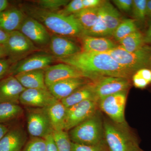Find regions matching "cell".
I'll return each mask as SVG.
<instances>
[{
    "mask_svg": "<svg viewBox=\"0 0 151 151\" xmlns=\"http://www.w3.org/2000/svg\"><path fill=\"white\" fill-rule=\"evenodd\" d=\"M27 139L26 134L20 128L9 130L0 140V151H22Z\"/></svg>",
    "mask_w": 151,
    "mask_h": 151,
    "instance_id": "18",
    "label": "cell"
},
{
    "mask_svg": "<svg viewBox=\"0 0 151 151\" xmlns=\"http://www.w3.org/2000/svg\"><path fill=\"white\" fill-rule=\"evenodd\" d=\"M9 2L7 0H0V13L7 9Z\"/></svg>",
    "mask_w": 151,
    "mask_h": 151,
    "instance_id": "43",
    "label": "cell"
},
{
    "mask_svg": "<svg viewBox=\"0 0 151 151\" xmlns=\"http://www.w3.org/2000/svg\"><path fill=\"white\" fill-rule=\"evenodd\" d=\"M7 57L6 53L3 46H0V59L5 58Z\"/></svg>",
    "mask_w": 151,
    "mask_h": 151,
    "instance_id": "47",
    "label": "cell"
},
{
    "mask_svg": "<svg viewBox=\"0 0 151 151\" xmlns=\"http://www.w3.org/2000/svg\"><path fill=\"white\" fill-rule=\"evenodd\" d=\"M100 9L108 28V32L110 36H111L123 20L121 14L118 10L108 1H104L102 5L100 6Z\"/></svg>",
    "mask_w": 151,
    "mask_h": 151,
    "instance_id": "24",
    "label": "cell"
},
{
    "mask_svg": "<svg viewBox=\"0 0 151 151\" xmlns=\"http://www.w3.org/2000/svg\"><path fill=\"white\" fill-rule=\"evenodd\" d=\"M46 143L45 138L32 137L22 151H46Z\"/></svg>",
    "mask_w": 151,
    "mask_h": 151,
    "instance_id": "33",
    "label": "cell"
},
{
    "mask_svg": "<svg viewBox=\"0 0 151 151\" xmlns=\"http://www.w3.org/2000/svg\"><path fill=\"white\" fill-rule=\"evenodd\" d=\"M120 45L126 51L133 52L145 46V36L139 30L132 33L119 42Z\"/></svg>",
    "mask_w": 151,
    "mask_h": 151,
    "instance_id": "25",
    "label": "cell"
},
{
    "mask_svg": "<svg viewBox=\"0 0 151 151\" xmlns=\"http://www.w3.org/2000/svg\"><path fill=\"white\" fill-rule=\"evenodd\" d=\"M139 75L149 82L151 83V70L147 68H143L136 72Z\"/></svg>",
    "mask_w": 151,
    "mask_h": 151,
    "instance_id": "41",
    "label": "cell"
},
{
    "mask_svg": "<svg viewBox=\"0 0 151 151\" xmlns=\"http://www.w3.org/2000/svg\"><path fill=\"white\" fill-rule=\"evenodd\" d=\"M46 143V151H58L52 134L45 138Z\"/></svg>",
    "mask_w": 151,
    "mask_h": 151,
    "instance_id": "40",
    "label": "cell"
},
{
    "mask_svg": "<svg viewBox=\"0 0 151 151\" xmlns=\"http://www.w3.org/2000/svg\"><path fill=\"white\" fill-rule=\"evenodd\" d=\"M95 99L99 100L109 95L126 91L131 86L128 78L113 76H103L93 83Z\"/></svg>",
    "mask_w": 151,
    "mask_h": 151,
    "instance_id": "8",
    "label": "cell"
},
{
    "mask_svg": "<svg viewBox=\"0 0 151 151\" xmlns=\"http://www.w3.org/2000/svg\"><path fill=\"white\" fill-rule=\"evenodd\" d=\"M145 42L147 43L151 44V24L150 25L148 29L146 32V35L145 36Z\"/></svg>",
    "mask_w": 151,
    "mask_h": 151,
    "instance_id": "45",
    "label": "cell"
},
{
    "mask_svg": "<svg viewBox=\"0 0 151 151\" xmlns=\"http://www.w3.org/2000/svg\"><path fill=\"white\" fill-rule=\"evenodd\" d=\"M147 17H148L151 21V0L147 1Z\"/></svg>",
    "mask_w": 151,
    "mask_h": 151,
    "instance_id": "46",
    "label": "cell"
},
{
    "mask_svg": "<svg viewBox=\"0 0 151 151\" xmlns=\"http://www.w3.org/2000/svg\"><path fill=\"white\" fill-rule=\"evenodd\" d=\"M147 3L146 0H134L132 11L135 20L139 21H145L147 17Z\"/></svg>",
    "mask_w": 151,
    "mask_h": 151,
    "instance_id": "31",
    "label": "cell"
},
{
    "mask_svg": "<svg viewBox=\"0 0 151 151\" xmlns=\"http://www.w3.org/2000/svg\"><path fill=\"white\" fill-rule=\"evenodd\" d=\"M150 61H151V60H150Z\"/></svg>",
    "mask_w": 151,
    "mask_h": 151,
    "instance_id": "49",
    "label": "cell"
},
{
    "mask_svg": "<svg viewBox=\"0 0 151 151\" xmlns=\"http://www.w3.org/2000/svg\"><path fill=\"white\" fill-rule=\"evenodd\" d=\"M139 150L138 149L137 146L134 147L132 148V149H130L128 151H139Z\"/></svg>",
    "mask_w": 151,
    "mask_h": 151,
    "instance_id": "48",
    "label": "cell"
},
{
    "mask_svg": "<svg viewBox=\"0 0 151 151\" xmlns=\"http://www.w3.org/2000/svg\"><path fill=\"white\" fill-rule=\"evenodd\" d=\"M52 55L57 60L66 58L81 52V47L67 37L51 36L49 44Z\"/></svg>",
    "mask_w": 151,
    "mask_h": 151,
    "instance_id": "14",
    "label": "cell"
},
{
    "mask_svg": "<svg viewBox=\"0 0 151 151\" xmlns=\"http://www.w3.org/2000/svg\"><path fill=\"white\" fill-rule=\"evenodd\" d=\"M100 7L84 9L73 15L84 31L89 29L95 24L98 18Z\"/></svg>",
    "mask_w": 151,
    "mask_h": 151,
    "instance_id": "26",
    "label": "cell"
},
{
    "mask_svg": "<svg viewBox=\"0 0 151 151\" xmlns=\"http://www.w3.org/2000/svg\"><path fill=\"white\" fill-rule=\"evenodd\" d=\"M12 62L9 58L0 59V80L8 76L10 68Z\"/></svg>",
    "mask_w": 151,
    "mask_h": 151,
    "instance_id": "36",
    "label": "cell"
},
{
    "mask_svg": "<svg viewBox=\"0 0 151 151\" xmlns=\"http://www.w3.org/2000/svg\"><path fill=\"white\" fill-rule=\"evenodd\" d=\"M80 38L81 51L102 53L107 52L117 46L112 40L106 37L83 36Z\"/></svg>",
    "mask_w": 151,
    "mask_h": 151,
    "instance_id": "20",
    "label": "cell"
},
{
    "mask_svg": "<svg viewBox=\"0 0 151 151\" xmlns=\"http://www.w3.org/2000/svg\"><path fill=\"white\" fill-rule=\"evenodd\" d=\"M24 87L14 76L9 75L0 80V102L19 104Z\"/></svg>",
    "mask_w": 151,
    "mask_h": 151,
    "instance_id": "16",
    "label": "cell"
},
{
    "mask_svg": "<svg viewBox=\"0 0 151 151\" xmlns=\"http://www.w3.org/2000/svg\"><path fill=\"white\" fill-rule=\"evenodd\" d=\"M70 2L68 0H39L36 2L39 7L51 12H58Z\"/></svg>",
    "mask_w": 151,
    "mask_h": 151,
    "instance_id": "32",
    "label": "cell"
},
{
    "mask_svg": "<svg viewBox=\"0 0 151 151\" xmlns=\"http://www.w3.org/2000/svg\"><path fill=\"white\" fill-rule=\"evenodd\" d=\"M35 44L45 45L49 44L51 36L42 24L31 17H25L18 30Z\"/></svg>",
    "mask_w": 151,
    "mask_h": 151,
    "instance_id": "12",
    "label": "cell"
},
{
    "mask_svg": "<svg viewBox=\"0 0 151 151\" xmlns=\"http://www.w3.org/2000/svg\"><path fill=\"white\" fill-rule=\"evenodd\" d=\"M22 112V109L18 104L0 102V124L16 119Z\"/></svg>",
    "mask_w": 151,
    "mask_h": 151,
    "instance_id": "27",
    "label": "cell"
},
{
    "mask_svg": "<svg viewBox=\"0 0 151 151\" xmlns=\"http://www.w3.org/2000/svg\"><path fill=\"white\" fill-rule=\"evenodd\" d=\"M28 131L32 137L45 138L53 129L44 108L31 110L27 116Z\"/></svg>",
    "mask_w": 151,
    "mask_h": 151,
    "instance_id": "10",
    "label": "cell"
},
{
    "mask_svg": "<svg viewBox=\"0 0 151 151\" xmlns=\"http://www.w3.org/2000/svg\"><path fill=\"white\" fill-rule=\"evenodd\" d=\"M132 80L134 86L139 89H144L150 84L148 81L136 72L133 75Z\"/></svg>",
    "mask_w": 151,
    "mask_h": 151,
    "instance_id": "38",
    "label": "cell"
},
{
    "mask_svg": "<svg viewBox=\"0 0 151 151\" xmlns=\"http://www.w3.org/2000/svg\"><path fill=\"white\" fill-rule=\"evenodd\" d=\"M106 52L132 73L145 68L151 60V48L148 46H144L137 51L129 52L119 45Z\"/></svg>",
    "mask_w": 151,
    "mask_h": 151,
    "instance_id": "4",
    "label": "cell"
},
{
    "mask_svg": "<svg viewBox=\"0 0 151 151\" xmlns=\"http://www.w3.org/2000/svg\"><path fill=\"white\" fill-rule=\"evenodd\" d=\"M24 18L21 10L6 9L0 13V29L8 33L18 30Z\"/></svg>",
    "mask_w": 151,
    "mask_h": 151,
    "instance_id": "19",
    "label": "cell"
},
{
    "mask_svg": "<svg viewBox=\"0 0 151 151\" xmlns=\"http://www.w3.org/2000/svg\"><path fill=\"white\" fill-rule=\"evenodd\" d=\"M45 70L23 72L14 76L25 89H47L45 81Z\"/></svg>",
    "mask_w": 151,
    "mask_h": 151,
    "instance_id": "22",
    "label": "cell"
},
{
    "mask_svg": "<svg viewBox=\"0 0 151 151\" xmlns=\"http://www.w3.org/2000/svg\"><path fill=\"white\" fill-rule=\"evenodd\" d=\"M77 77L86 78L75 67L62 63L49 66L45 70V81L47 87L58 81Z\"/></svg>",
    "mask_w": 151,
    "mask_h": 151,
    "instance_id": "13",
    "label": "cell"
},
{
    "mask_svg": "<svg viewBox=\"0 0 151 151\" xmlns=\"http://www.w3.org/2000/svg\"><path fill=\"white\" fill-rule=\"evenodd\" d=\"M9 33L0 29V46H4L8 38Z\"/></svg>",
    "mask_w": 151,
    "mask_h": 151,
    "instance_id": "42",
    "label": "cell"
},
{
    "mask_svg": "<svg viewBox=\"0 0 151 151\" xmlns=\"http://www.w3.org/2000/svg\"><path fill=\"white\" fill-rule=\"evenodd\" d=\"M57 100L48 89H26L20 96L19 103L29 107L45 108Z\"/></svg>",
    "mask_w": 151,
    "mask_h": 151,
    "instance_id": "15",
    "label": "cell"
},
{
    "mask_svg": "<svg viewBox=\"0 0 151 151\" xmlns=\"http://www.w3.org/2000/svg\"><path fill=\"white\" fill-rule=\"evenodd\" d=\"M24 12L29 17L37 20L56 35L80 38L84 29L73 15H63L38 6L25 5Z\"/></svg>",
    "mask_w": 151,
    "mask_h": 151,
    "instance_id": "2",
    "label": "cell"
},
{
    "mask_svg": "<svg viewBox=\"0 0 151 151\" xmlns=\"http://www.w3.org/2000/svg\"><path fill=\"white\" fill-rule=\"evenodd\" d=\"M83 36L102 37H110L108 28L103 19L100 6L97 21L92 27L84 31Z\"/></svg>",
    "mask_w": 151,
    "mask_h": 151,
    "instance_id": "29",
    "label": "cell"
},
{
    "mask_svg": "<svg viewBox=\"0 0 151 151\" xmlns=\"http://www.w3.org/2000/svg\"><path fill=\"white\" fill-rule=\"evenodd\" d=\"M58 151H71V142L65 131H54L52 133Z\"/></svg>",
    "mask_w": 151,
    "mask_h": 151,
    "instance_id": "30",
    "label": "cell"
},
{
    "mask_svg": "<svg viewBox=\"0 0 151 151\" xmlns=\"http://www.w3.org/2000/svg\"><path fill=\"white\" fill-rule=\"evenodd\" d=\"M3 47L7 57L14 63L40 50L33 42L18 30L9 33L8 38Z\"/></svg>",
    "mask_w": 151,
    "mask_h": 151,
    "instance_id": "5",
    "label": "cell"
},
{
    "mask_svg": "<svg viewBox=\"0 0 151 151\" xmlns=\"http://www.w3.org/2000/svg\"><path fill=\"white\" fill-rule=\"evenodd\" d=\"M97 102L86 100L66 108L65 131L73 129L96 113Z\"/></svg>",
    "mask_w": 151,
    "mask_h": 151,
    "instance_id": "9",
    "label": "cell"
},
{
    "mask_svg": "<svg viewBox=\"0 0 151 151\" xmlns=\"http://www.w3.org/2000/svg\"><path fill=\"white\" fill-rule=\"evenodd\" d=\"M137 30L136 20L131 19H124L114 31L112 36L115 40L119 42L127 36Z\"/></svg>",
    "mask_w": 151,
    "mask_h": 151,
    "instance_id": "28",
    "label": "cell"
},
{
    "mask_svg": "<svg viewBox=\"0 0 151 151\" xmlns=\"http://www.w3.org/2000/svg\"><path fill=\"white\" fill-rule=\"evenodd\" d=\"M127 90L111 94L99 100V107L103 111L117 124L125 122V105Z\"/></svg>",
    "mask_w": 151,
    "mask_h": 151,
    "instance_id": "7",
    "label": "cell"
},
{
    "mask_svg": "<svg viewBox=\"0 0 151 151\" xmlns=\"http://www.w3.org/2000/svg\"><path fill=\"white\" fill-rule=\"evenodd\" d=\"M139 151H141V150H139Z\"/></svg>",
    "mask_w": 151,
    "mask_h": 151,
    "instance_id": "50",
    "label": "cell"
},
{
    "mask_svg": "<svg viewBox=\"0 0 151 151\" xmlns=\"http://www.w3.org/2000/svg\"><path fill=\"white\" fill-rule=\"evenodd\" d=\"M58 60L75 67L84 73L86 78L94 81L103 76L129 79L133 73L120 65L107 52L81 51L72 56Z\"/></svg>",
    "mask_w": 151,
    "mask_h": 151,
    "instance_id": "1",
    "label": "cell"
},
{
    "mask_svg": "<svg viewBox=\"0 0 151 151\" xmlns=\"http://www.w3.org/2000/svg\"><path fill=\"white\" fill-rule=\"evenodd\" d=\"M9 130L6 127L2 124H0V140L4 137L8 132Z\"/></svg>",
    "mask_w": 151,
    "mask_h": 151,
    "instance_id": "44",
    "label": "cell"
},
{
    "mask_svg": "<svg viewBox=\"0 0 151 151\" xmlns=\"http://www.w3.org/2000/svg\"><path fill=\"white\" fill-rule=\"evenodd\" d=\"M87 79L84 77L68 78L51 84L47 89L57 100H61L69 96L78 88L89 83Z\"/></svg>",
    "mask_w": 151,
    "mask_h": 151,
    "instance_id": "17",
    "label": "cell"
},
{
    "mask_svg": "<svg viewBox=\"0 0 151 151\" xmlns=\"http://www.w3.org/2000/svg\"><path fill=\"white\" fill-rule=\"evenodd\" d=\"M83 9L82 0H73L69 2L64 8L57 12L63 15L69 16L74 14Z\"/></svg>",
    "mask_w": 151,
    "mask_h": 151,
    "instance_id": "34",
    "label": "cell"
},
{
    "mask_svg": "<svg viewBox=\"0 0 151 151\" xmlns=\"http://www.w3.org/2000/svg\"><path fill=\"white\" fill-rule=\"evenodd\" d=\"M103 130L109 151H128L137 146L124 132L113 124L105 122Z\"/></svg>",
    "mask_w": 151,
    "mask_h": 151,
    "instance_id": "11",
    "label": "cell"
},
{
    "mask_svg": "<svg viewBox=\"0 0 151 151\" xmlns=\"http://www.w3.org/2000/svg\"><path fill=\"white\" fill-rule=\"evenodd\" d=\"M54 58L52 55L43 52L33 53L12 65L8 76H14L23 72L45 69L53 63Z\"/></svg>",
    "mask_w": 151,
    "mask_h": 151,
    "instance_id": "6",
    "label": "cell"
},
{
    "mask_svg": "<svg viewBox=\"0 0 151 151\" xmlns=\"http://www.w3.org/2000/svg\"><path fill=\"white\" fill-rule=\"evenodd\" d=\"M94 100L93 83H89L78 88L68 97L60 100L66 108L86 100Z\"/></svg>",
    "mask_w": 151,
    "mask_h": 151,
    "instance_id": "23",
    "label": "cell"
},
{
    "mask_svg": "<svg viewBox=\"0 0 151 151\" xmlns=\"http://www.w3.org/2000/svg\"><path fill=\"white\" fill-rule=\"evenodd\" d=\"M53 131H65L66 108L60 100L45 108Z\"/></svg>",
    "mask_w": 151,
    "mask_h": 151,
    "instance_id": "21",
    "label": "cell"
},
{
    "mask_svg": "<svg viewBox=\"0 0 151 151\" xmlns=\"http://www.w3.org/2000/svg\"><path fill=\"white\" fill-rule=\"evenodd\" d=\"M113 2L120 10L129 12L132 10V0H114Z\"/></svg>",
    "mask_w": 151,
    "mask_h": 151,
    "instance_id": "37",
    "label": "cell"
},
{
    "mask_svg": "<svg viewBox=\"0 0 151 151\" xmlns=\"http://www.w3.org/2000/svg\"><path fill=\"white\" fill-rule=\"evenodd\" d=\"M71 151H107L103 142L96 145H82L71 142Z\"/></svg>",
    "mask_w": 151,
    "mask_h": 151,
    "instance_id": "35",
    "label": "cell"
},
{
    "mask_svg": "<svg viewBox=\"0 0 151 151\" xmlns=\"http://www.w3.org/2000/svg\"><path fill=\"white\" fill-rule=\"evenodd\" d=\"M104 1L100 0H82L84 9L95 8L102 5Z\"/></svg>",
    "mask_w": 151,
    "mask_h": 151,
    "instance_id": "39",
    "label": "cell"
},
{
    "mask_svg": "<svg viewBox=\"0 0 151 151\" xmlns=\"http://www.w3.org/2000/svg\"><path fill=\"white\" fill-rule=\"evenodd\" d=\"M104 130L101 119L96 113L70 129L69 135L73 143L96 145L102 142Z\"/></svg>",
    "mask_w": 151,
    "mask_h": 151,
    "instance_id": "3",
    "label": "cell"
}]
</instances>
